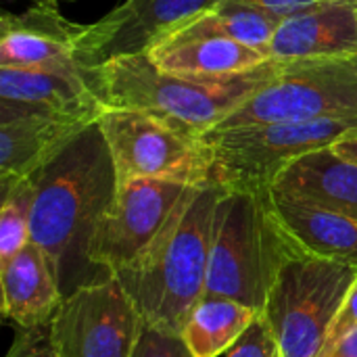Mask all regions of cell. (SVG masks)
<instances>
[{"label":"cell","mask_w":357,"mask_h":357,"mask_svg":"<svg viewBox=\"0 0 357 357\" xmlns=\"http://www.w3.org/2000/svg\"><path fill=\"white\" fill-rule=\"evenodd\" d=\"M31 241L50 259L63 297L107 274L90 261L94 232L117 192L109 146L96 126L79 132L33 176Z\"/></svg>","instance_id":"1"},{"label":"cell","mask_w":357,"mask_h":357,"mask_svg":"<svg viewBox=\"0 0 357 357\" xmlns=\"http://www.w3.org/2000/svg\"><path fill=\"white\" fill-rule=\"evenodd\" d=\"M224 188L190 186L155 241L126 268L113 272L142 324L172 333L203 299L215 213Z\"/></svg>","instance_id":"2"},{"label":"cell","mask_w":357,"mask_h":357,"mask_svg":"<svg viewBox=\"0 0 357 357\" xmlns=\"http://www.w3.org/2000/svg\"><path fill=\"white\" fill-rule=\"evenodd\" d=\"M284 61L232 75H178L159 69L146 52L117 56L98 67L107 107L142 109L180 132L203 138L232 111L268 86Z\"/></svg>","instance_id":"3"},{"label":"cell","mask_w":357,"mask_h":357,"mask_svg":"<svg viewBox=\"0 0 357 357\" xmlns=\"http://www.w3.org/2000/svg\"><path fill=\"white\" fill-rule=\"evenodd\" d=\"M268 197L270 190L224 188L215 213L205 295L264 310L280 268L295 251L280 230Z\"/></svg>","instance_id":"4"},{"label":"cell","mask_w":357,"mask_h":357,"mask_svg":"<svg viewBox=\"0 0 357 357\" xmlns=\"http://www.w3.org/2000/svg\"><path fill=\"white\" fill-rule=\"evenodd\" d=\"M357 276V264L293 251L280 268L264 320L278 357H318L337 310Z\"/></svg>","instance_id":"5"},{"label":"cell","mask_w":357,"mask_h":357,"mask_svg":"<svg viewBox=\"0 0 357 357\" xmlns=\"http://www.w3.org/2000/svg\"><path fill=\"white\" fill-rule=\"evenodd\" d=\"M357 119L276 121L203 136L211 151V180L226 190L266 192L297 157L333 146L356 132Z\"/></svg>","instance_id":"6"},{"label":"cell","mask_w":357,"mask_h":357,"mask_svg":"<svg viewBox=\"0 0 357 357\" xmlns=\"http://www.w3.org/2000/svg\"><path fill=\"white\" fill-rule=\"evenodd\" d=\"M316 119H357V54L284 61L268 86L211 132Z\"/></svg>","instance_id":"7"},{"label":"cell","mask_w":357,"mask_h":357,"mask_svg":"<svg viewBox=\"0 0 357 357\" xmlns=\"http://www.w3.org/2000/svg\"><path fill=\"white\" fill-rule=\"evenodd\" d=\"M96 126L109 146L117 186L157 178L201 186L211 180V151L167 121L130 107H105Z\"/></svg>","instance_id":"8"},{"label":"cell","mask_w":357,"mask_h":357,"mask_svg":"<svg viewBox=\"0 0 357 357\" xmlns=\"http://www.w3.org/2000/svg\"><path fill=\"white\" fill-rule=\"evenodd\" d=\"M59 357H130L140 318L113 274L63 299L48 322Z\"/></svg>","instance_id":"9"},{"label":"cell","mask_w":357,"mask_h":357,"mask_svg":"<svg viewBox=\"0 0 357 357\" xmlns=\"http://www.w3.org/2000/svg\"><path fill=\"white\" fill-rule=\"evenodd\" d=\"M190 184L176 180L140 178L117 186L92 245L90 261L102 274L132 264L163 230Z\"/></svg>","instance_id":"10"},{"label":"cell","mask_w":357,"mask_h":357,"mask_svg":"<svg viewBox=\"0 0 357 357\" xmlns=\"http://www.w3.org/2000/svg\"><path fill=\"white\" fill-rule=\"evenodd\" d=\"M222 0H126L96 23L86 25L77 42V59L84 69L149 52L165 33L188 19L218 6Z\"/></svg>","instance_id":"11"},{"label":"cell","mask_w":357,"mask_h":357,"mask_svg":"<svg viewBox=\"0 0 357 357\" xmlns=\"http://www.w3.org/2000/svg\"><path fill=\"white\" fill-rule=\"evenodd\" d=\"M146 54L159 69L178 75H232L270 61L268 52L228 36L211 8L165 33Z\"/></svg>","instance_id":"12"},{"label":"cell","mask_w":357,"mask_h":357,"mask_svg":"<svg viewBox=\"0 0 357 357\" xmlns=\"http://www.w3.org/2000/svg\"><path fill=\"white\" fill-rule=\"evenodd\" d=\"M86 25L69 21L59 2H38L19 15L0 19V67L92 71L77 59V42Z\"/></svg>","instance_id":"13"},{"label":"cell","mask_w":357,"mask_h":357,"mask_svg":"<svg viewBox=\"0 0 357 357\" xmlns=\"http://www.w3.org/2000/svg\"><path fill=\"white\" fill-rule=\"evenodd\" d=\"M92 123L0 100V190L31 178Z\"/></svg>","instance_id":"14"},{"label":"cell","mask_w":357,"mask_h":357,"mask_svg":"<svg viewBox=\"0 0 357 357\" xmlns=\"http://www.w3.org/2000/svg\"><path fill=\"white\" fill-rule=\"evenodd\" d=\"M268 54L274 61L357 54V0H318L284 15Z\"/></svg>","instance_id":"15"},{"label":"cell","mask_w":357,"mask_h":357,"mask_svg":"<svg viewBox=\"0 0 357 357\" xmlns=\"http://www.w3.org/2000/svg\"><path fill=\"white\" fill-rule=\"evenodd\" d=\"M0 100L94 121L107 107L98 67L92 71L0 67Z\"/></svg>","instance_id":"16"},{"label":"cell","mask_w":357,"mask_h":357,"mask_svg":"<svg viewBox=\"0 0 357 357\" xmlns=\"http://www.w3.org/2000/svg\"><path fill=\"white\" fill-rule=\"evenodd\" d=\"M0 291L2 314L21 331L48 324L65 299L50 259L33 241L0 264Z\"/></svg>","instance_id":"17"},{"label":"cell","mask_w":357,"mask_h":357,"mask_svg":"<svg viewBox=\"0 0 357 357\" xmlns=\"http://www.w3.org/2000/svg\"><path fill=\"white\" fill-rule=\"evenodd\" d=\"M272 213L289 243L307 255L357 264V220L270 190Z\"/></svg>","instance_id":"18"},{"label":"cell","mask_w":357,"mask_h":357,"mask_svg":"<svg viewBox=\"0 0 357 357\" xmlns=\"http://www.w3.org/2000/svg\"><path fill=\"white\" fill-rule=\"evenodd\" d=\"M272 190L357 220V163L339 155L335 146L291 161L274 180Z\"/></svg>","instance_id":"19"},{"label":"cell","mask_w":357,"mask_h":357,"mask_svg":"<svg viewBox=\"0 0 357 357\" xmlns=\"http://www.w3.org/2000/svg\"><path fill=\"white\" fill-rule=\"evenodd\" d=\"M259 314L234 299L205 295L188 314L180 335L195 357L226 356Z\"/></svg>","instance_id":"20"},{"label":"cell","mask_w":357,"mask_h":357,"mask_svg":"<svg viewBox=\"0 0 357 357\" xmlns=\"http://www.w3.org/2000/svg\"><path fill=\"white\" fill-rule=\"evenodd\" d=\"M211 13L228 36L264 52H268L276 27L282 21V15L238 0H222L211 8Z\"/></svg>","instance_id":"21"},{"label":"cell","mask_w":357,"mask_h":357,"mask_svg":"<svg viewBox=\"0 0 357 357\" xmlns=\"http://www.w3.org/2000/svg\"><path fill=\"white\" fill-rule=\"evenodd\" d=\"M33 180L25 178L2 188L0 205V264L10 259L31 241Z\"/></svg>","instance_id":"22"},{"label":"cell","mask_w":357,"mask_h":357,"mask_svg":"<svg viewBox=\"0 0 357 357\" xmlns=\"http://www.w3.org/2000/svg\"><path fill=\"white\" fill-rule=\"evenodd\" d=\"M130 357H195L180 333L163 331L140 322Z\"/></svg>","instance_id":"23"},{"label":"cell","mask_w":357,"mask_h":357,"mask_svg":"<svg viewBox=\"0 0 357 357\" xmlns=\"http://www.w3.org/2000/svg\"><path fill=\"white\" fill-rule=\"evenodd\" d=\"M226 357H278L276 341L261 314L238 339V343L226 354Z\"/></svg>","instance_id":"24"},{"label":"cell","mask_w":357,"mask_h":357,"mask_svg":"<svg viewBox=\"0 0 357 357\" xmlns=\"http://www.w3.org/2000/svg\"><path fill=\"white\" fill-rule=\"evenodd\" d=\"M354 331H357V276L356 280L351 282L349 291L345 293L339 310H337V316H335V320H333V324L328 328L324 347H322V351H320L318 357L326 356L339 341H343Z\"/></svg>","instance_id":"25"},{"label":"cell","mask_w":357,"mask_h":357,"mask_svg":"<svg viewBox=\"0 0 357 357\" xmlns=\"http://www.w3.org/2000/svg\"><path fill=\"white\" fill-rule=\"evenodd\" d=\"M6 357H59L50 339L48 324L21 331L13 341Z\"/></svg>","instance_id":"26"},{"label":"cell","mask_w":357,"mask_h":357,"mask_svg":"<svg viewBox=\"0 0 357 357\" xmlns=\"http://www.w3.org/2000/svg\"><path fill=\"white\" fill-rule=\"evenodd\" d=\"M238 2H249V4H255V6H261V8H268L276 15H291L307 4H314L318 0H238Z\"/></svg>","instance_id":"27"},{"label":"cell","mask_w":357,"mask_h":357,"mask_svg":"<svg viewBox=\"0 0 357 357\" xmlns=\"http://www.w3.org/2000/svg\"><path fill=\"white\" fill-rule=\"evenodd\" d=\"M324 357H357V331L339 341Z\"/></svg>","instance_id":"28"},{"label":"cell","mask_w":357,"mask_h":357,"mask_svg":"<svg viewBox=\"0 0 357 357\" xmlns=\"http://www.w3.org/2000/svg\"><path fill=\"white\" fill-rule=\"evenodd\" d=\"M333 146H335V151L339 155H343V157H347V159H351V161L357 163V130L351 132V134H347L345 138H341L339 142H335Z\"/></svg>","instance_id":"29"},{"label":"cell","mask_w":357,"mask_h":357,"mask_svg":"<svg viewBox=\"0 0 357 357\" xmlns=\"http://www.w3.org/2000/svg\"><path fill=\"white\" fill-rule=\"evenodd\" d=\"M38 2H48V0H31V4H38ZM54 2H61V0H54Z\"/></svg>","instance_id":"30"}]
</instances>
